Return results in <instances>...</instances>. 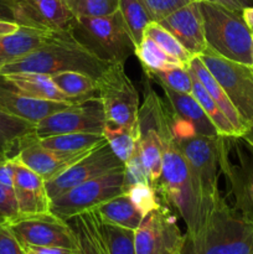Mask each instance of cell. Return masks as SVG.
Instances as JSON below:
<instances>
[{"label":"cell","mask_w":253,"mask_h":254,"mask_svg":"<svg viewBox=\"0 0 253 254\" xmlns=\"http://www.w3.org/2000/svg\"><path fill=\"white\" fill-rule=\"evenodd\" d=\"M54 32L19 25L14 32L0 36V69L39 49Z\"/></svg>","instance_id":"44dd1931"},{"label":"cell","mask_w":253,"mask_h":254,"mask_svg":"<svg viewBox=\"0 0 253 254\" xmlns=\"http://www.w3.org/2000/svg\"><path fill=\"white\" fill-rule=\"evenodd\" d=\"M0 20L14 21V15H12L11 7H10V0H0Z\"/></svg>","instance_id":"bcb514c9"},{"label":"cell","mask_w":253,"mask_h":254,"mask_svg":"<svg viewBox=\"0 0 253 254\" xmlns=\"http://www.w3.org/2000/svg\"><path fill=\"white\" fill-rule=\"evenodd\" d=\"M83 156L68 155V154L50 150L42 146L37 140L36 135L32 134L25 139L14 159L29 168L30 170L39 174L45 181H47L61 174Z\"/></svg>","instance_id":"ac0fdd59"},{"label":"cell","mask_w":253,"mask_h":254,"mask_svg":"<svg viewBox=\"0 0 253 254\" xmlns=\"http://www.w3.org/2000/svg\"><path fill=\"white\" fill-rule=\"evenodd\" d=\"M139 1L145 7L151 20L159 22L173 14L174 11L195 1V0H139Z\"/></svg>","instance_id":"ab89813d"},{"label":"cell","mask_w":253,"mask_h":254,"mask_svg":"<svg viewBox=\"0 0 253 254\" xmlns=\"http://www.w3.org/2000/svg\"><path fill=\"white\" fill-rule=\"evenodd\" d=\"M77 30L89 41L87 46L111 64H124L134 54L135 46L119 10L108 16L77 17Z\"/></svg>","instance_id":"9c48e42d"},{"label":"cell","mask_w":253,"mask_h":254,"mask_svg":"<svg viewBox=\"0 0 253 254\" xmlns=\"http://www.w3.org/2000/svg\"><path fill=\"white\" fill-rule=\"evenodd\" d=\"M25 248H26V254H36L34 252V251L30 250V248H27V247H25Z\"/></svg>","instance_id":"f907efd6"},{"label":"cell","mask_w":253,"mask_h":254,"mask_svg":"<svg viewBox=\"0 0 253 254\" xmlns=\"http://www.w3.org/2000/svg\"><path fill=\"white\" fill-rule=\"evenodd\" d=\"M7 226L24 247L78 248L76 235L68 221L62 220L51 211L19 216L9 221Z\"/></svg>","instance_id":"8fae6325"},{"label":"cell","mask_w":253,"mask_h":254,"mask_svg":"<svg viewBox=\"0 0 253 254\" xmlns=\"http://www.w3.org/2000/svg\"><path fill=\"white\" fill-rule=\"evenodd\" d=\"M71 103L31 98L12 91L0 79V111L17 117L31 124H39L45 118L62 111Z\"/></svg>","instance_id":"ffe728a7"},{"label":"cell","mask_w":253,"mask_h":254,"mask_svg":"<svg viewBox=\"0 0 253 254\" xmlns=\"http://www.w3.org/2000/svg\"><path fill=\"white\" fill-rule=\"evenodd\" d=\"M0 222H6V221H5V218L2 217L1 215H0Z\"/></svg>","instance_id":"f5cc1de1"},{"label":"cell","mask_w":253,"mask_h":254,"mask_svg":"<svg viewBox=\"0 0 253 254\" xmlns=\"http://www.w3.org/2000/svg\"><path fill=\"white\" fill-rule=\"evenodd\" d=\"M34 251L36 254H81L78 248L59 247V246H50V247H27Z\"/></svg>","instance_id":"f6af8a7d"},{"label":"cell","mask_w":253,"mask_h":254,"mask_svg":"<svg viewBox=\"0 0 253 254\" xmlns=\"http://www.w3.org/2000/svg\"><path fill=\"white\" fill-rule=\"evenodd\" d=\"M186 254H251L253 221L221 196L211 217L195 241L186 242Z\"/></svg>","instance_id":"3957f363"},{"label":"cell","mask_w":253,"mask_h":254,"mask_svg":"<svg viewBox=\"0 0 253 254\" xmlns=\"http://www.w3.org/2000/svg\"><path fill=\"white\" fill-rule=\"evenodd\" d=\"M174 139L170 111L148 84L144 91V102L138 113L136 145L154 189L160 178L164 150Z\"/></svg>","instance_id":"5b68a950"},{"label":"cell","mask_w":253,"mask_h":254,"mask_svg":"<svg viewBox=\"0 0 253 254\" xmlns=\"http://www.w3.org/2000/svg\"><path fill=\"white\" fill-rule=\"evenodd\" d=\"M106 114L99 97L69 104L35 127L37 139L68 133L103 134Z\"/></svg>","instance_id":"4fadbf2b"},{"label":"cell","mask_w":253,"mask_h":254,"mask_svg":"<svg viewBox=\"0 0 253 254\" xmlns=\"http://www.w3.org/2000/svg\"><path fill=\"white\" fill-rule=\"evenodd\" d=\"M35 124L0 111V153L14 158L27 136L35 134Z\"/></svg>","instance_id":"4316f807"},{"label":"cell","mask_w":253,"mask_h":254,"mask_svg":"<svg viewBox=\"0 0 253 254\" xmlns=\"http://www.w3.org/2000/svg\"><path fill=\"white\" fill-rule=\"evenodd\" d=\"M202 1L221 5V6L227 7V9L236 10V11H242L245 7L253 5V0H202Z\"/></svg>","instance_id":"ee69618b"},{"label":"cell","mask_w":253,"mask_h":254,"mask_svg":"<svg viewBox=\"0 0 253 254\" xmlns=\"http://www.w3.org/2000/svg\"><path fill=\"white\" fill-rule=\"evenodd\" d=\"M155 190L184 220L188 228V242L195 241L205 228L215 205L210 206L202 200L175 139L164 150L160 178Z\"/></svg>","instance_id":"7a4b0ae2"},{"label":"cell","mask_w":253,"mask_h":254,"mask_svg":"<svg viewBox=\"0 0 253 254\" xmlns=\"http://www.w3.org/2000/svg\"><path fill=\"white\" fill-rule=\"evenodd\" d=\"M96 210L103 222L133 231L140 226L144 218L126 192L107 201Z\"/></svg>","instance_id":"484cf974"},{"label":"cell","mask_w":253,"mask_h":254,"mask_svg":"<svg viewBox=\"0 0 253 254\" xmlns=\"http://www.w3.org/2000/svg\"><path fill=\"white\" fill-rule=\"evenodd\" d=\"M0 185L14 191V161L11 158L0 160Z\"/></svg>","instance_id":"7bdbcfd3"},{"label":"cell","mask_w":253,"mask_h":254,"mask_svg":"<svg viewBox=\"0 0 253 254\" xmlns=\"http://www.w3.org/2000/svg\"><path fill=\"white\" fill-rule=\"evenodd\" d=\"M39 143L50 150L68 155H86L106 141L103 134L68 133L37 139Z\"/></svg>","instance_id":"d4e9b609"},{"label":"cell","mask_w":253,"mask_h":254,"mask_svg":"<svg viewBox=\"0 0 253 254\" xmlns=\"http://www.w3.org/2000/svg\"><path fill=\"white\" fill-rule=\"evenodd\" d=\"M14 21L51 32H76L77 17L62 0H10Z\"/></svg>","instance_id":"5bb4252c"},{"label":"cell","mask_w":253,"mask_h":254,"mask_svg":"<svg viewBox=\"0 0 253 254\" xmlns=\"http://www.w3.org/2000/svg\"><path fill=\"white\" fill-rule=\"evenodd\" d=\"M17 27H19V25H17L16 22L4 21V20H0V36L10 34V32H14Z\"/></svg>","instance_id":"7dc6e473"},{"label":"cell","mask_w":253,"mask_h":254,"mask_svg":"<svg viewBox=\"0 0 253 254\" xmlns=\"http://www.w3.org/2000/svg\"><path fill=\"white\" fill-rule=\"evenodd\" d=\"M242 16L245 19L246 24L250 27V30L253 34V5L252 6H247L242 10Z\"/></svg>","instance_id":"c3c4849f"},{"label":"cell","mask_w":253,"mask_h":254,"mask_svg":"<svg viewBox=\"0 0 253 254\" xmlns=\"http://www.w3.org/2000/svg\"><path fill=\"white\" fill-rule=\"evenodd\" d=\"M119 12L123 17L134 46H139L145 37V29L150 24V15L139 0H119Z\"/></svg>","instance_id":"4dcf8cb0"},{"label":"cell","mask_w":253,"mask_h":254,"mask_svg":"<svg viewBox=\"0 0 253 254\" xmlns=\"http://www.w3.org/2000/svg\"><path fill=\"white\" fill-rule=\"evenodd\" d=\"M0 215L6 222L15 220L20 216L14 191L0 185Z\"/></svg>","instance_id":"b9f144b4"},{"label":"cell","mask_w":253,"mask_h":254,"mask_svg":"<svg viewBox=\"0 0 253 254\" xmlns=\"http://www.w3.org/2000/svg\"><path fill=\"white\" fill-rule=\"evenodd\" d=\"M62 1H64L66 4H69V1H71V0H62Z\"/></svg>","instance_id":"db71d44e"},{"label":"cell","mask_w":253,"mask_h":254,"mask_svg":"<svg viewBox=\"0 0 253 254\" xmlns=\"http://www.w3.org/2000/svg\"><path fill=\"white\" fill-rule=\"evenodd\" d=\"M103 135L108 141L113 153L118 156L122 163L126 164L135 150L136 136L128 129L109 126L107 123L104 127Z\"/></svg>","instance_id":"836d02e7"},{"label":"cell","mask_w":253,"mask_h":254,"mask_svg":"<svg viewBox=\"0 0 253 254\" xmlns=\"http://www.w3.org/2000/svg\"><path fill=\"white\" fill-rule=\"evenodd\" d=\"M252 68H253V67H252Z\"/></svg>","instance_id":"9f6ffc18"},{"label":"cell","mask_w":253,"mask_h":254,"mask_svg":"<svg viewBox=\"0 0 253 254\" xmlns=\"http://www.w3.org/2000/svg\"><path fill=\"white\" fill-rule=\"evenodd\" d=\"M124 193V166L91 179L52 198L50 211L68 221Z\"/></svg>","instance_id":"ba28073f"},{"label":"cell","mask_w":253,"mask_h":254,"mask_svg":"<svg viewBox=\"0 0 253 254\" xmlns=\"http://www.w3.org/2000/svg\"><path fill=\"white\" fill-rule=\"evenodd\" d=\"M198 1L208 49L231 61L253 67V34L242 11Z\"/></svg>","instance_id":"277c9868"},{"label":"cell","mask_w":253,"mask_h":254,"mask_svg":"<svg viewBox=\"0 0 253 254\" xmlns=\"http://www.w3.org/2000/svg\"><path fill=\"white\" fill-rule=\"evenodd\" d=\"M198 57L225 89L248 128L253 124L252 67L225 59L208 47Z\"/></svg>","instance_id":"30bf717a"},{"label":"cell","mask_w":253,"mask_h":254,"mask_svg":"<svg viewBox=\"0 0 253 254\" xmlns=\"http://www.w3.org/2000/svg\"><path fill=\"white\" fill-rule=\"evenodd\" d=\"M111 62L99 57L74 32H54L37 50L0 69V76L12 73H42L54 76L73 71L98 79Z\"/></svg>","instance_id":"6da1fadb"},{"label":"cell","mask_w":253,"mask_h":254,"mask_svg":"<svg viewBox=\"0 0 253 254\" xmlns=\"http://www.w3.org/2000/svg\"><path fill=\"white\" fill-rule=\"evenodd\" d=\"M134 55L138 57L143 66L145 74L153 73V72L164 71V69L174 68V67H185L180 61L171 57L165 51L160 49L150 37L145 36L139 46L134 50Z\"/></svg>","instance_id":"f546056e"},{"label":"cell","mask_w":253,"mask_h":254,"mask_svg":"<svg viewBox=\"0 0 253 254\" xmlns=\"http://www.w3.org/2000/svg\"><path fill=\"white\" fill-rule=\"evenodd\" d=\"M14 161V193L20 216L44 213L50 211V198L46 181L21 163Z\"/></svg>","instance_id":"d6986e66"},{"label":"cell","mask_w":253,"mask_h":254,"mask_svg":"<svg viewBox=\"0 0 253 254\" xmlns=\"http://www.w3.org/2000/svg\"><path fill=\"white\" fill-rule=\"evenodd\" d=\"M183 151L191 176L195 181L201 197L207 205L213 206L221 197L218 190V170L227 160L225 140L220 135H196L176 139Z\"/></svg>","instance_id":"8992f818"},{"label":"cell","mask_w":253,"mask_h":254,"mask_svg":"<svg viewBox=\"0 0 253 254\" xmlns=\"http://www.w3.org/2000/svg\"><path fill=\"white\" fill-rule=\"evenodd\" d=\"M186 242L175 215L164 205L144 216L135 230L136 254H183Z\"/></svg>","instance_id":"7c38bea8"},{"label":"cell","mask_w":253,"mask_h":254,"mask_svg":"<svg viewBox=\"0 0 253 254\" xmlns=\"http://www.w3.org/2000/svg\"><path fill=\"white\" fill-rule=\"evenodd\" d=\"M4 158H7V156H6V155H4V154L0 153V160H1V159H4Z\"/></svg>","instance_id":"816d5d0a"},{"label":"cell","mask_w":253,"mask_h":254,"mask_svg":"<svg viewBox=\"0 0 253 254\" xmlns=\"http://www.w3.org/2000/svg\"><path fill=\"white\" fill-rule=\"evenodd\" d=\"M68 222L74 231L81 254H109L97 210L81 213Z\"/></svg>","instance_id":"cb8c5ba5"},{"label":"cell","mask_w":253,"mask_h":254,"mask_svg":"<svg viewBox=\"0 0 253 254\" xmlns=\"http://www.w3.org/2000/svg\"><path fill=\"white\" fill-rule=\"evenodd\" d=\"M241 139H242L251 149H253V124L248 126L247 130H246L245 134L241 136Z\"/></svg>","instance_id":"681fc988"},{"label":"cell","mask_w":253,"mask_h":254,"mask_svg":"<svg viewBox=\"0 0 253 254\" xmlns=\"http://www.w3.org/2000/svg\"><path fill=\"white\" fill-rule=\"evenodd\" d=\"M97 81L106 123L128 129L136 136V123L140 108L139 94L124 69V64H111Z\"/></svg>","instance_id":"52a82bcc"},{"label":"cell","mask_w":253,"mask_h":254,"mask_svg":"<svg viewBox=\"0 0 253 254\" xmlns=\"http://www.w3.org/2000/svg\"><path fill=\"white\" fill-rule=\"evenodd\" d=\"M0 254H26V248L15 237L7 222H0Z\"/></svg>","instance_id":"60d3db41"},{"label":"cell","mask_w":253,"mask_h":254,"mask_svg":"<svg viewBox=\"0 0 253 254\" xmlns=\"http://www.w3.org/2000/svg\"><path fill=\"white\" fill-rule=\"evenodd\" d=\"M161 89L170 106L171 128L176 139L188 138L196 134L206 136L218 135L212 122L192 94L180 93L163 86Z\"/></svg>","instance_id":"2e32d148"},{"label":"cell","mask_w":253,"mask_h":254,"mask_svg":"<svg viewBox=\"0 0 253 254\" xmlns=\"http://www.w3.org/2000/svg\"><path fill=\"white\" fill-rule=\"evenodd\" d=\"M253 151V149H251ZM231 179L233 180L236 193H237V210L241 213L253 221V159L250 168L246 170L245 178H238L231 173Z\"/></svg>","instance_id":"d590c367"},{"label":"cell","mask_w":253,"mask_h":254,"mask_svg":"<svg viewBox=\"0 0 253 254\" xmlns=\"http://www.w3.org/2000/svg\"><path fill=\"white\" fill-rule=\"evenodd\" d=\"M251 254H253V251H252V253H251Z\"/></svg>","instance_id":"11a10c76"},{"label":"cell","mask_w":253,"mask_h":254,"mask_svg":"<svg viewBox=\"0 0 253 254\" xmlns=\"http://www.w3.org/2000/svg\"><path fill=\"white\" fill-rule=\"evenodd\" d=\"M146 77L158 82L160 87H166L175 92L180 93L192 92V76L186 67H174L164 71L153 72Z\"/></svg>","instance_id":"e575fe53"},{"label":"cell","mask_w":253,"mask_h":254,"mask_svg":"<svg viewBox=\"0 0 253 254\" xmlns=\"http://www.w3.org/2000/svg\"><path fill=\"white\" fill-rule=\"evenodd\" d=\"M192 76V74H191ZM193 97H195L196 101L198 102L201 107H202L203 112L206 113V116L208 117L211 122H212L213 127L216 128V131L220 136L226 139H240L238 133L236 131L235 127L231 124V122L228 121L227 117L225 116L222 111H221L220 107L217 106L215 101H213L212 97L207 93L205 88H203L202 84L192 76V92H191Z\"/></svg>","instance_id":"f1b7e54d"},{"label":"cell","mask_w":253,"mask_h":254,"mask_svg":"<svg viewBox=\"0 0 253 254\" xmlns=\"http://www.w3.org/2000/svg\"><path fill=\"white\" fill-rule=\"evenodd\" d=\"M135 184L151 185L150 176H149L148 170L144 165L138 145H136L133 155L124 164V192H126V189L135 185Z\"/></svg>","instance_id":"f35d334b"},{"label":"cell","mask_w":253,"mask_h":254,"mask_svg":"<svg viewBox=\"0 0 253 254\" xmlns=\"http://www.w3.org/2000/svg\"><path fill=\"white\" fill-rule=\"evenodd\" d=\"M102 230L109 254H136L135 231L106 223L103 221Z\"/></svg>","instance_id":"d6a6232c"},{"label":"cell","mask_w":253,"mask_h":254,"mask_svg":"<svg viewBox=\"0 0 253 254\" xmlns=\"http://www.w3.org/2000/svg\"><path fill=\"white\" fill-rule=\"evenodd\" d=\"M57 87L71 99L72 103L98 97V81L81 72L67 71L51 76Z\"/></svg>","instance_id":"83f0119b"},{"label":"cell","mask_w":253,"mask_h":254,"mask_svg":"<svg viewBox=\"0 0 253 254\" xmlns=\"http://www.w3.org/2000/svg\"><path fill=\"white\" fill-rule=\"evenodd\" d=\"M159 24L171 32L192 56H200L207 49L198 0L180 7Z\"/></svg>","instance_id":"e0dca14e"},{"label":"cell","mask_w":253,"mask_h":254,"mask_svg":"<svg viewBox=\"0 0 253 254\" xmlns=\"http://www.w3.org/2000/svg\"><path fill=\"white\" fill-rule=\"evenodd\" d=\"M191 74L200 82L203 86V88L207 91V93L210 94L213 98V101L217 103V106L220 107L221 111L225 113V116L227 117L228 121L231 122L233 127H235L236 131L238 133V136H241L245 134V131L247 130V124L245 123V121L242 119V117L240 116V113L237 112V109L235 108V106L232 104L231 99L228 98V96L226 94L225 89L222 88L220 83H218L217 79L213 77V74L211 73L210 69L205 66L201 59L198 56H193L192 60L189 62L188 67Z\"/></svg>","instance_id":"603a6c76"},{"label":"cell","mask_w":253,"mask_h":254,"mask_svg":"<svg viewBox=\"0 0 253 254\" xmlns=\"http://www.w3.org/2000/svg\"><path fill=\"white\" fill-rule=\"evenodd\" d=\"M145 36L150 37L163 51L180 61L185 67H188L189 62L192 60V55L179 42V40L171 32H169L159 22L151 21L150 24H148L145 29Z\"/></svg>","instance_id":"1f68e13d"},{"label":"cell","mask_w":253,"mask_h":254,"mask_svg":"<svg viewBox=\"0 0 253 254\" xmlns=\"http://www.w3.org/2000/svg\"><path fill=\"white\" fill-rule=\"evenodd\" d=\"M122 166H124V164L113 153L106 139L104 143L89 151L87 155L72 164L66 170L52 178L51 180H47V193L52 200L79 184L98 178L103 174L116 170Z\"/></svg>","instance_id":"9a60e30c"},{"label":"cell","mask_w":253,"mask_h":254,"mask_svg":"<svg viewBox=\"0 0 253 254\" xmlns=\"http://www.w3.org/2000/svg\"><path fill=\"white\" fill-rule=\"evenodd\" d=\"M68 6L76 17H101L118 11L119 0H71Z\"/></svg>","instance_id":"8d00e7d4"},{"label":"cell","mask_w":253,"mask_h":254,"mask_svg":"<svg viewBox=\"0 0 253 254\" xmlns=\"http://www.w3.org/2000/svg\"><path fill=\"white\" fill-rule=\"evenodd\" d=\"M2 83L24 96L45 101L71 103V99L55 84L51 76L42 73H12L0 76Z\"/></svg>","instance_id":"7402d4cb"},{"label":"cell","mask_w":253,"mask_h":254,"mask_svg":"<svg viewBox=\"0 0 253 254\" xmlns=\"http://www.w3.org/2000/svg\"><path fill=\"white\" fill-rule=\"evenodd\" d=\"M126 193L143 216L161 207V202L156 196V190L148 184H135L126 189Z\"/></svg>","instance_id":"74e56055"}]
</instances>
